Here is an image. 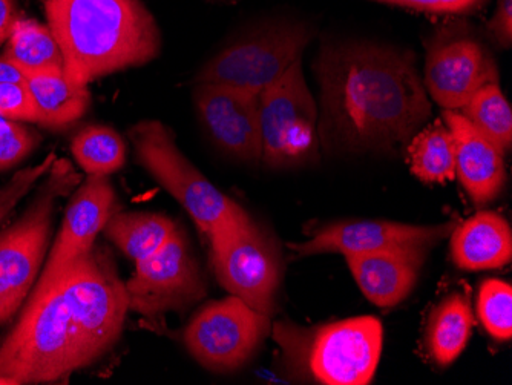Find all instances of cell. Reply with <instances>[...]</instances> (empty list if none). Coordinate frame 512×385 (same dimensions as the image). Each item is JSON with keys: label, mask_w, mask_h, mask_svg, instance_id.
<instances>
[{"label": "cell", "mask_w": 512, "mask_h": 385, "mask_svg": "<svg viewBox=\"0 0 512 385\" xmlns=\"http://www.w3.org/2000/svg\"><path fill=\"white\" fill-rule=\"evenodd\" d=\"M128 312L111 255L92 247L33 287L0 341V384H51L92 366L117 344Z\"/></svg>", "instance_id": "obj_1"}, {"label": "cell", "mask_w": 512, "mask_h": 385, "mask_svg": "<svg viewBox=\"0 0 512 385\" xmlns=\"http://www.w3.org/2000/svg\"><path fill=\"white\" fill-rule=\"evenodd\" d=\"M315 70L324 151H396L430 117L427 89L410 54L373 45L329 47Z\"/></svg>", "instance_id": "obj_2"}, {"label": "cell", "mask_w": 512, "mask_h": 385, "mask_svg": "<svg viewBox=\"0 0 512 385\" xmlns=\"http://www.w3.org/2000/svg\"><path fill=\"white\" fill-rule=\"evenodd\" d=\"M42 2L66 73L82 85L146 65L160 54V28L142 0Z\"/></svg>", "instance_id": "obj_3"}, {"label": "cell", "mask_w": 512, "mask_h": 385, "mask_svg": "<svg viewBox=\"0 0 512 385\" xmlns=\"http://www.w3.org/2000/svg\"><path fill=\"white\" fill-rule=\"evenodd\" d=\"M270 335L286 378L306 384L367 385L378 370L384 330L375 316H358L313 327L276 321Z\"/></svg>", "instance_id": "obj_4"}, {"label": "cell", "mask_w": 512, "mask_h": 385, "mask_svg": "<svg viewBox=\"0 0 512 385\" xmlns=\"http://www.w3.org/2000/svg\"><path fill=\"white\" fill-rule=\"evenodd\" d=\"M138 165L191 215L207 238L249 217L237 201L215 188L175 142L168 126L143 120L128 131Z\"/></svg>", "instance_id": "obj_5"}, {"label": "cell", "mask_w": 512, "mask_h": 385, "mask_svg": "<svg viewBox=\"0 0 512 385\" xmlns=\"http://www.w3.org/2000/svg\"><path fill=\"white\" fill-rule=\"evenodd\" d=\"M79 183L73 165L57 158L25 214L0 234V324L10 321L33 292L50 243L57 200Z\"/></svg>", "instance_id": "obj_6"}, {"label": "cell", "mask_w": 512, "mask_h": 385, "mask_svg": "<svg viewBox=\"0 0 512 385\" xmlns=\"http://www.w3.org/2000/svg\"><path fill=\"white\" fill-rule=\"evenodd\" d=\"M218 283L250 309L272 318L284 278V257L275 235L244 218L209 237Z\"/></svg>", "instance_id": "obj_7"}, {"label": "cell", "mask_w": 512, "mask_h": 385, "mask_svg": "<svg viewBox=\"0 0 512 385\" xmlns=\"http://www.w3.org/2000/svg\"><path fill=\"white\" fill-rule=\"evenodd\" d=\"M318 105L310 93L301 60L260 94L264 165L299 168L319 160Z\"/></svg>", "instance_id": "obj_8"}, {"label": "cell", "mask_w": 512, "mask_h": 385, "mask_svg": "<svg viewBox=\"0 0 512 385\" xmlns=\"http://www.w3.org/2000/svg\"><path fill=\"white\" fill-rule=\"evenodd\" d=\"M309 42V30L302 25H269L212 57L195 83L234 86L261 94L301 60Z\"/></svg>", "instance_id": "obj_9"}, {"label": "cell", "mask_w": 512, "mask_h": 385, "mask_svg": "<svg viewBox=\"0 0 512 385\" xmlns=\"http://www.w3.org/2000/svg\"><path fill=\"white\" fill-rule=\"evenodd\" d=\"M272 330V318L230 295L201 307L184 329V346L204 369L232 373L246 366Z\"/></svg>", "instance_id": "obj_10"}, {"label": "cell", "mask_w": 512, "mask_h": 385, "mask_svg": "<svg viewBox=\"0 0 512 385\" xmlns=\"http://www.w3.org/2000/svg\"><path fill=\"white\" fill-rule=\"evenodd\" d=\"M125 286L129 310L149 320L166 313H184L207 293L200 264L180 226L158 251L135 263Z\"/></svg>", "instance_id": "obj_11"}, {"label": "cell", "mask_w": 512, "mask_h": 385, "mask_svg": "<svg viewBox=\"0 0 512 385\" xmlns=\"http://www.w3.org/2000/svg\"><path fill=\"white\" fill-rule=\"evenodd\" d=\"M425 89L445 109L459 111L488 83H499L497 66L483 43L463 30H440L425 60Z\"/></svg>", "instance_id": "obj_12"}, {"label": "cell", "mask_w": 512, "mask_h": 385, "mask_svg": "<svg viewBox=\"0 0 512 385\" xmlns=\"http://www.w3.org/2000/svg\"><path fill=\"white\" fill-rule=\"evenodd\" d=\"M194 102L212 142L247 165L263 160L260 94L234 86L197 83Z\"/></svg>", "instance_id": "obj_13"}, {"label": "cell", "mask_w": 512, "mask_h": 385, "mask_svg": "<svg viewBox=\"0 0 512 385\" xmlns=\"http://www.w3.org/2000/svg\"><path fill=\"white\" fill-rule=\"evenodd\" d=\"M456 224L414 226L394 221H345L319 229L309 241L289 244L290 249L301 257L318 254L358 255L371 252L427 247L453 234Z\"/></svg>", "instance_id": "obj_14"}, {"label": "cell", "mask_w": 512, "mask_h": 385, "mask_svg": "<svg viewBox=\"0 0 512 385\" xmlns=\"http://www.w3.org/2000/svg\"><path fill=\"white\" fill-rule=\"evenodd\" d=\"M114 201L115 192L108 177H86L69 200L62 228L34 286L48 283L66 264L91 251L97 235L103 231L109 217L114 214Z\"/></svg>", "instance_id": "obj_15"}, {"label": "cell", "mask_w": 512, "mask_h": 385, "mask_svg": "<svg viewBox=\"0 0 512 385\" xmlns=\"http://www.w3.org/2000/svg\"><path fill=\"white\" fill-rule=\"evenodd\" d=\"M445 125L456 148V175L474 205H488L505 186L503 154L460 111L445 109Z\"/></svg>", "instance_id": "obj_16"}, {"label": "cell", "mask_w": 512, "mask_h": 385, "mask_svg": "<svg viewBox=\"0 0 512 385\" xmlns=\"http://www.w3.org/2000/svg\"><path fill=\"white\" fill-rule=\"evenodd\" d=\"M430 251L427 247H407L345 258L365 298L388 309L410 295Z\"/></svg>", "instance_id": "obj_17"}, {"label": "cell", "mask_w": 512, "mask_h": 385, "mask_svg": "<svg viewBox=\"0 0 512 385\" xmlns=\"http://www.w3.org/2000/svg\"><path fill=\"white\" fill-rule=\"evenodd\" d=\"M454 263L463 270L499 269L512 258L511 226L496 212H479L451 234Z\"/></svg>", "instance_id": "obj_18"}, {"label": "cell", "mask_w": 512, "mask_h": 385, "mask_svg": "<svg viewBox=\"0 0 512 385\" xmlns=\"http://www.w3.org/2000/svg\"><path fill=\"white\" fill-rule=\"evenodd\" d=\"M27 86L36 108V123L45 128H68L82 119L91 105L88 86L76 82L65 68L30 74Z\"/></svg>", "instance_id": "obj_19"}, {"label": "cell", "mask_w": 512, "mask_h": 385, "mask_svg": "<svg viewBox=\"0 0 512 385\" xmlns=\"http://www.w3.org/2000/svg\"><path fill=\"white\" fill-rule=\"evenodd\" d=\"M473 321L470 301L462 293H451L434 307L428 318L425 346L436 364L447 367L459 358L470 341Z\"/></svg>", "instance_id": "obj_20"}, {"label": "cell", "mask_w": 512, "mask_h": 385, "mask_svg": "<svg viewBox=\"0 0 512 385\" xmlns=\"http://www.w3.org/2000/svg\"><path fill=\"white\" fill-rule=\"evenodd\" d=\"M177 226L174 220L157 212H115L105 224L103 234L137 263L158 251Z\"/></svg>", "instance_id": "obj_21"}, {"label": "cell", "mask_w": 512, "mask_h": 385, "mask_svg": "<svg viewBox=\"0 0 512 385\" xmlns=\"http://www.w3.org/2000/svg\"><path fill=\"white\" fill-rule=\"evenodd\" d=\"M407 162L414 177L427 185H444L456 177L453 135L442 120L422 129L408 142Z\"/></svg>", "instance_id": "obj_22"}, {"label": "cell", "mask_w": 512, "mask_h": 385, "mask_svg": "<svg viewBox=\"0 0 512 385\" xmlns=\"http://www.w3.org/2000/svg\"><path fill=\"white\" fill-rule=\"evenodd\" d=\"M4 56L14 63L23 73H40V71L65 68L62 50L50 27L37 20H17L13 33L8 37Z\"/></svg>", "instance_id": "obj_23"}, {"label": "cell", "mask_w": 512, "mask_h": 385, "mask_svg": "<svg viewBox=\"0 0 512 385\" xmlns=\"http://www.w3.org/2000/svg\"><path fill=\"white\" fill-rule=\"evenodd\" d=\"M74 160L88 175L109 177L126 163V143L111 126L89 125L71 143Z\"/></svg>", "instance_id": "obj_24"}, {"label": "cell", "mask_w": 512, "mask_h": 385, "mask_svg": "<svg viewBox=\"0 0 512 385\" xmlns=\"http://www.w3.org/2000/svg\"><path fill=\"white\" fill-rule=\"evenodd\" d=\"M459 111L503 155L511 151V106L500 91L499 83H488L480 88Z\"/></svg>", "instance_id": "obj_25"}, {"label": "cell", "mask_w": 512, "mask_h": 385, "mask_svg": "<svg viewBox=\"0 0 512 385\" xmlns=\"http://www.w3.org/2000/svg\"><path fill=\"white\" fill-rule=\"evenodd\" d=\"M477 312L486 332L499 341L512 336V287L502 280L483 281L477 300Z\"/></svg>", "instance_id": "obj_26"}, {"label": "cell", "mask_w": 512, "mask_h": 385, "mask_svg": "<svg viewBox=\"0 0 512 385\" xmlns=\"http://www.w3.org/2000/svg\"><path fill=\"white\" fill-rule=\"evenodd\" d=\"M40 135L14 120L0 119V172L8 171L39 145Z\"/></svg>", "instance_id": "obj_27"}, {"label": "cell", "mask_w": 512, "mask_h": 385, "mask_svg": "<svg viewBox=\"0 0 512 385\" xmlns=\"http://www.w3.org/2000/svg\"><path fill=\"white\" fill-rule=\"evenodd\" d=\"M56 160V154L51 152L43 158L39 165L22 169V171L14 174L7 185L0 188V224L7 220L8 215L19 205L22 198L27 197L36 188L37 181L51 171Z\"/></svg>", "instance_id": "obj_28"}, {"label": "cell", "mask_w": 512, "mask_h": 385, "mask_svg": "<svg viewBox=\"0 0 512 385\" xmlns=\"http://www.w3.org/2000/svg\"><path fill=\"white\" fill-rule=\"evenodd\" d=\"M0 119L37 122L36 108L27 82L0 83Z\"/></svg>", "instance_id": "obj_29"}, {"label": "cell", "mask_w": 512, "mask_h": 385, "mask_svg": "<svg viewBox=\"0 0 512 385\" xmlns=\"http://www.w3.org/2000/svg\"><path fill=\"white\" fill-rule=\"evenodd\" d=\"M379 2L430 11V13H462L479 4L480 0H379Z\"/></svg>", "instance_id": "obj_30"}, {"label": "cell", "mask_w": 512, "mask_h": 385, "mask_svg": "<svg viewBox=\"0 0 512 385\" xmlns=\"http://www.w3.org/2000/svg\"><path fill=\"white\" fill-rule=\"evenodd\" d=\"M491 33L500 47L509 48L512 43V0H499L496 14L490 22Z\"/></svg>", "instance_id": "obj_31"}, {"label": "cell", "mask_w": 512, "mask_h": 385, "mask_svg": "<svg viewBox=\"0 0 512 385\" xmlns=\"http://www.w3.org/2000/svg\"><path fill=\"white\" fill-rule=\"evenodd\" d=\"M19 19L16 0H0V45L7 42Z\"/></svg>", "instance_id": "obj_32"}, {"label": "cell", "mask_w": 512, "mask_h": 385, "mask_svg": "<svg viewBox=\"0 0 512 385\" xmlns=\"http://www.w3.org/2000/svg\"><path fill=\"white\" fill-rule=\"evenodd\" d=\"M27 82V74L17 68L11 60L0 56V83Z\"/></svg>", "instance_id": "obj_33"}]
</instances>
